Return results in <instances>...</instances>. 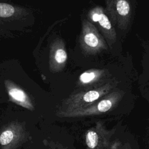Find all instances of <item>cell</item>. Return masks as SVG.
I'll return each instance as SVG.
<instances>
[{
    "instance_id": "cell-1",
    "label": "cell",
    "mask_w": 149,
    "mask_h": 149,
    "mask_svg": "<svg viewBox=\"0 0 149 149\" xmlns=\"http://www.w3.org/2000/svg\"><path fill=\"white\" fill-rule=\"evenodd\" d=\"M79 42L83 51L88 54H95L107 48L103 36L88 20H84L82 22Z\"/></svg>"
},
{
    "instance_id": "cell-6",
    "label": "cell",
    "mask_w": 149,
    "mask_h": 149,
    "mask_svg": "<svg viewBox=\"0 0 149 149\" xmlns=\"http://www.w3.org/2000/svg\"><path fill=\"white\" fill-rule=\"evenodd\" d=\"M68 55L65 49L63 46L59 47L54 51L53 59L54 62L60 67H63L66 62Z\"/></svg>"
},
{
    "instance_id": "cell-3",
    "label": "cell",
    "mask_w": 149,
    "mask_h": 149,
    "mask_svg": "<svg viewBox=\"0 0 149 149\" xmlns=\"http://www.w3.org/2000/svg\"><path fill=\"white\" fill-rule=\"evenodd\" d=\"M106 10L111 20L121 30L129 25L132 15L129 0H105Z\"/></svg>"
},
{
    "instance_id": "cell-10",
    "label": "cell",
    "mask_w": 149,
    "mask_h": 149,
    "mask_svg": "<svg viewBox=\"0 0 149 149\" xmlns=\"http://www.w3.org/2000/svg\"><path fill=\"white\" fill-rule=\"evenodd\" d=\"M100 93L96 90H91L86 93L83 97L84 101L91 102L97 100L100 97Z\"/></svg>"
},
{
    "instance_id": "cell-9",
    "label": "cell",
    "mask_w": 149,
    "mask_h": 149,
    "mask_svg": "<svg viewBox=\"0 0 149 149\" xmlns=\"http://www.w3.org/2000/svg\"><path fill=\"white\" fill-rule=\"evenodd\" d=\"M98 137L96 132L89 131L86 137V142L87 146L90 148H95L98 143Z\"/></svg>"
},
{
    "instance_id": "cell-8",
    "label": "cell",
    "mask_w": 149,
    "mask_h": 149,
    "mask_svg": "<svg viewBox=\"0 0 149 149\" xmlns=\"http://www.w3.org/2000/svg\"><path fill=\"white\" fill-rule=\"evenodd\" d=\"M13 6L5 3H0V17H8L12 16L15 13Z\"/></svg>"
},
{
    "instance_id": "cell-4",
    "label": "cell",
    "mask_w": 149,
    "mask_h": 149,
    "mask_svg": "<svg viewBox=\"0 0 149 149\" xmlns=\"http://www.w3.org/2000/svg\"><path fill=\"white\" fill-rule=\"evenodd\" d=\"M88 17L97 23L100 31L105 37V40L109 46L116 41V33L114 27L101 6H96L88 12Z\"/></svg>"
},
{
    "instance_id": "cell-7",
    "label": "cell",
    "mask_w": 149,
    "mask_h": 149,
    "mask_svg": "<svg viewBox=\"0 0 149 149\" xmlns=\"http://www.w3.org/2000/svg\"><path fill=\"white\" fill-rule=\"evenodd\" d=\"M101 73L100 70H90L84 72L80 76V81L82 83H88L98 77Z\"/></svg>"
},
{
    "instance_id": "cell-2",
    "label": "cell",
    "mask_w": 149,
    "mask_h": 149,
    "mask_svg": "<svg viewBox=\"0 0 149 149\" xmlns=\"http://www.w3.org/2000/svg\"><path fill=\"white\" fill-rule=\"evenodd\" d=\"M27 138V133L21 123L11 122L0 130V149H16Z\"/></svg>"
},
{
    "instance_id": "cell-5",
    "label": "cell",
    "mask_w": 149,
    "mask_h": 149,
    "mask_svg": "<svg viewBox=\"0 0 149 149\" xmlns=\"http://www.w3.org/2000/svg\"><path fill=\"white\" fill-rule=\"evenodd\" d=\"M6 87L9 95L16 103L28 109H34L31 101L23 90L9 83L6 84Z\"/></svg>"
},
{
    "instance_id": "cell-11",
    "label": "cell",
    "mask_w": 149,
    "mask_h": 149,
    "mask_svg": "<svg viewBox=\"0 0 149 149\" xmlns=\"http://www.w3.org/2000/svg\"><path fill=\"white\" fill-rule=\"evenodd\" d=\"M112 107V102L109 100H104L101 101L97 106L98 109L100 112H107Z\"/></svg>"
}]
</instances>
